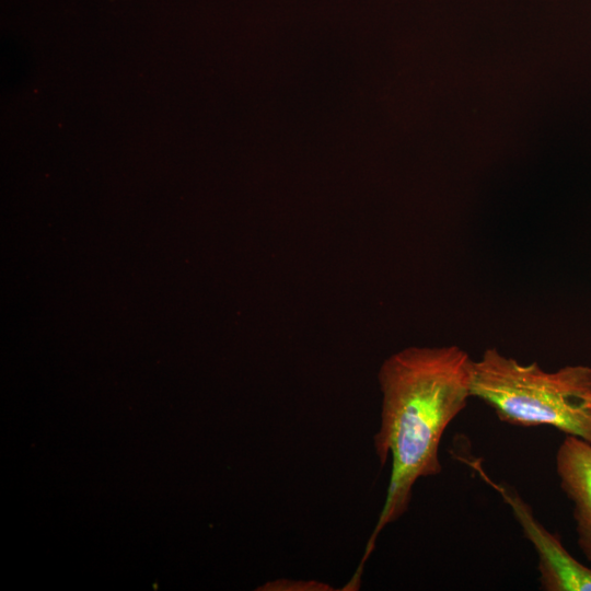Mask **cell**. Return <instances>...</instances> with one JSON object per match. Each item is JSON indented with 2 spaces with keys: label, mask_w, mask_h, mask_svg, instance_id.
Listing matches in <instances>:
<instances>
[{
  "label": "cell",
  "mask_w": 591,
  "mask_h": 591,
  "mask_svg": "<svg viewBox=\"0 0 591 591\" xmlns=\"http://www.w3.org/2000/svg\"><path fill=\"white\" fill-rule=\"evenodd\" d=\"M473 361L464 349L451 345L408 347L382 363L381 419L373 442L382 466L391 459V475L384 505L350 579L352 583L359 584L380 532L407 511L415 483L441 473L440 442L472 397Z\"/></svg>",
  "instance_id": "6da1fadb"
},
{
  "label": "cell",
  "mask_w": 591,
  "mask_h": 591,
  "mask_svg": "<svg viewBox=\"0 0 591 591\" xmlns=\"http://www.w3.org/2000/svg\"><path fill=\"white\" fill-rule=\"evenodd\" d=\"M471 393L507 424L551 426L591 443V368L566 366L554 372L486 349L473 361Z\"/></svg>",
  "instance_id": "7a4b0ae2"
},
{
  "label": "cell",
  "mask_w": 591,
  "mask_h": 591,
  "mask_svg": "<svg viewBox=\"0 0 591 591\" xmlns=\"http://www.w3.org/2000/svg\"><path fill=\"white\" fill-rule=\"evenodd\" d=\"M485 479L511 507L514 518L537 554L541 589L544 591H591V568L578 561L564 547L560 537L549 532L533 514L531 507L512 488Z\"/></svg>",
  "instance_id": "3957f363"
},
{
  "label": "cell",
  "mask_w": 591,
  "mask_h": 591,
  "mask_svg": "<svg viewBox=\"0 0 591 591\" xmlns=\"http://www.w3.org/2000/svg\"><path fill=\"white\" fill-rule=\"evenodd\" d=\"M556 472L573 506L578 545L591 561V443L567 434L556 453Z\"/></svg>",
  "instance_id": "277c9868"
},
{
  "label": "cell",
  "mask_w": 591,
  "mask_h": 591,
  "mask_svg": "<svg viewBox=\"0 0 591 591\" xmlns=\"http://www.w3.org/2000/svg\"><path fill=\"white\" fill-rule=\"evenodd\" d=\"M267 590H328L327 584L316 581L276 580L267 583Z\"/></svg>",
  "instance_id": "5b68a950"
},
{
  "label": "cell",
  "mask_w": 591,
  "mask_h": 591,
  "mask_svg": "<svg viewBox=\"0 0 591 591\" xmlns=\"http://www.w3.org/2000/svg\"><path fill=\"white\" fill-rule=\"evenodd\" d=\"M587 406L591 409V395H589L586 399Z\"/></svg>",
  "instance_id": "8992f818"
}]
</instances>
